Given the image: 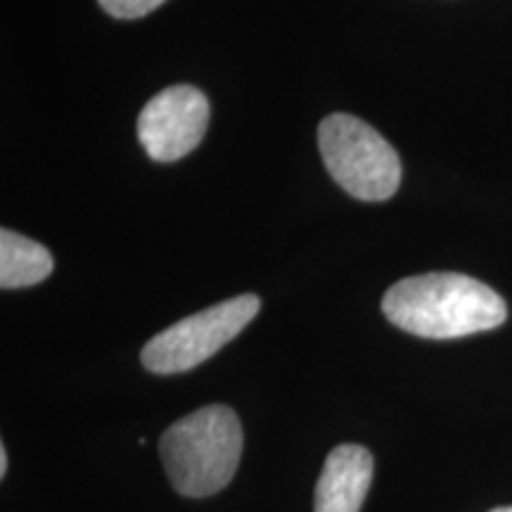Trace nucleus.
Here are the masks:
<instances>
[{
	"label": "nucleus",
	"instance_id": "1",
	"mask_svg": "<svg viewBox=\"0 0 512 512\" xmlns=\"http://www.w3.org/2000/svg\"><path fill=\"white\" fill-rule=\"evenodd\" d=\"M389 323L425 339H456L494 330L508 318L503 297L489 285L460 273L403 278L382 299Z\"/></svg>",
	"mask_w": 512,
	"mask_h": 512
},
{
	"label": "nucleus",
	"instance_id": "5",
	"mask_svg": "<svg viewBox=\"0 0 512 512\" xmlns=\"http://www.w3.org/2000/svg\"><path fill=\"white\" fill-rule=\"evenodd\" d=\"M209 126V100L195 86H169L143 107L138 138L147 157L169 164L190 155Z\"/></svg>",
	"mask_w": 512,
	"mask_h": 512
},
{
	"label": "nucleus",
	"instance_id": "2",
	"mask_svg": "<svg viewBox=\"0 0 512 512\" xmlns=\"http://www.w3.org/2000/svg\"><path fill=\"white\" fill-rule=\"evenodd\" d=\"M159 456L181 496L204 498L226 489L242 456V427L228 406L185 415L159 439Z\"/></svg>",
	"mask_w": 512,
	"mask_h": 512
},
{
	"label": "nucleus",
	"instance_id": "4",
	"mask_svg": "<svg viewBox=\"0 0 512 512\" xmlns=\"http://www.w3.org/2000/svg\"><path fill=\"white\" fill-rule=\"evenodd\" d=\"M261 309L256 294H240L226 302L209 306L200 313L178 320L150 339L140 361L150 373L176 375L188 373L226 347L252 323Z\"/></svg>",
	"mask_w": 512,
	"mask_h": 512
},
{
	"label": "nucleus",
	"instance_id": "7",
	"mask_svg": "<svg viewBox=\"0 0 512 512\" xmlns=\"http://www.w3.org/2000/svg\"><path fill=\"white\" fill-rule=\"evenodd\" d=\"M53 273V254L15 230H0V285L5 290L31 287Z\"/></svg>",
	"mask_w": 512,
	"mask_h": 512
},
{
	"label": "nucleus",
	"instance_id": "10",
	"mask_svg": "<svg viewBox=\"0 0 512 512\" xmlns=\"http://www.w3.org/2000/svg\"><path fill=\"white\" fill-rule=\"evenodd\" d=\"M491 512H512V505H508V508H496V510H491Z\"/></svg>",
	"mask_w": 512,
	"mask_h": 512
},
{
	"label": "nucleus",
	"instance_id": "9",
	"mask_svg": "<svg viewBox=\"0 0 512 512\" xmlns=\"http://www.w3.org/2000/svg\"><path fill=\"white\" fill-rule=\"evenodd\" d=\"M5 472H8V451L0 446V477H5Z\"/></svg>",
	"mask_w": 512,
	"mask_h": 512
},
{
	"label": "nucleus",
	"instance_id": "3",
	"mask_svg": "<svg viewBox=\"0 0 512 512\" xmlns=\"http://www.w3.org/2000/svg\"><path fill=\"white\" fill-rule=\"evenodd\" d=\"M318 147L330 176L363 202H384L401 185V159L366 121L330 114L318 126Z\"/></svg>",
	"mask_w": 512,
	"mask_h": 512
},
{
	"label": "nucleus",
	"instance_id": "8",
	"mask_svg": "<svg viewBox=\"0 0 512 512\" xmlns=\"http://www.w3.org/2000/svg\"><path fill=\"white\" fill-rule=\"evenodd\" d=\"M102 10L117 19H138L157 10L164 0H98Z\"/></svg>",
	"mask_w": 512,
	"mask_h": 512
},
{
	"label": "nucleus",
	"instance_id": "6",
	"mask_svg": "<svg viewBox=\"0 0 512 512\" xmlns=\"http://www.w3.org/2000/svg\"><path fill=\"white\" fill-rule=\"evenodd\" d=\"M373 482L368 448L342 444L325 458L316 486V512H358Z\"/></svg>",
	"mask_w": 512,
	"mask_h": 512
}]
</instances>
